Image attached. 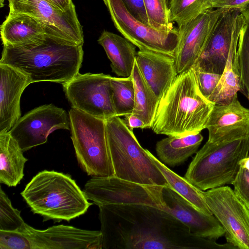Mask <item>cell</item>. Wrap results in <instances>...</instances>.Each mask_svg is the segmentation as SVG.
<instances>
[{
    "mask_svg": "<svg viewBox=\"0 0 249 249\" xmlns=\"http://www.w3.org/2000/svg\"><path fill=\"white\" fill-rule=\"evenodd\" d=\"M0 249H31V245L19 231L0 230Z\"/></svg>",
    "mask_w": 249,
    "mask_h": 249,
    "instance_id": "obj_33",
    "label": "cell"
},
{
    "mask_svg": "<svg viewBox=\"0 0 249 249\" xmlns=\"http://www.w3.org/2000/svg\"><path fill=\"white\" fill-rule=\"evenodd\" d=\"M214 105L200 92L192 68L178 74L159 100L151 129L168 136L200 133Z\"/></svg>",
    "mask_w": 249,
    "mask_h": 249,
    "instance_id": "obj_3",
    "label": "cell"
},
{
    "mask_svg": "<svg viewBox=\"0 0 249 249\" xmlns=\"http://www.w3.org/2000/svg\"><path fill=\"white\" fill-rule=\"evenodd\" d=\"M18 231L29 240L31 249H102L100 231L59 225L38 230L26 223Z\"/></svg>",
    "mask_w": 249,
    "mask_h": 249,
    "instance_id": "obj_15",
    "label": "cell"
},
{
    "mask_svg": "<svg viewBox=\"0 0 249 249\" xmlns=\"http://www.w3.org/2000/svg\"><path fill=\"white\" fill-rule=\"evenodd\" d=\"M69 114L53 104L32 109L20 117L9 131L22 151L46 142L48 137L57 129H70Z\"/></svg>",
    "mask_w": 249,
    "mask_h": 249,
    "instance_id": "obj_14",
    "label": "cell"
},
{
    "mask_svg": "<svg viewBox=\"0 0 249 249\" xmlns=\"http://www.w3.org/2000/svg\"><path fill=\"white\" fill-rule=\"evenodd\" d=\"M203 139L200 133L182 137L168 136L157 142V156L165 165L173 167L179 165L197 152Z\"/></svg>",
    "mask_w": 249,
    "mask_h": 249,
    "instance_id": "obj_24",
    "label": "cell"
},
{
    "mask_svg": "<svg viewBox=\"0 0 249 249\" xmlns=\"http://www.w3.org/2000/svg\"><path fill=\"white\" fill-rule=\"evenodd\" d=\"M112 101L116 116L133 113L135 103V89L132 76L112 77Z\"/></svg>",
    "mask_w": 249,
    "mask_h": 249,
    "instance_id": "obj_28",
    "label": "cell"
},
{
    "mask_svg": "<svg viewBox=\"0 0 249 249\" xmlns=\"http://www.w3.org/2000/svg\"><path fill=\"white\" fill-rule=\"evenodd\" d=\"M24 223L20 212L13 207L11 200L0 187V230L18 231Z\"/></svg>",
    "mask_w": 249,
    "mask_h": 249,
    "instance_id": "obj_32",
    "label": "cell"
},
{
    "mask_svg": "<svg viewBox=\"0 0 249 249\" xmlns=\"http://www.w3.org/2000/svg\"><path fill=\"white\" fill-rule=\"evenodd\" d=\"M28 159L9 132L0 133V182L16 187L22 179Z\"/></svg>",
    "mask_w": 249,
    "mask_h": 249,
    "instance_id": "obj_23",
    "label": "cell"
},
{
    "mask_svg": "<svg viewBox=\"0 0 249 249\" xmlns=\"http://www.w3.org/2000/svg\"><path fill=\"white\" fill-rule=\"evenodd\" d=\"M240 166L249 171V156L243 159L240 161Z\"/></svg>",
    "mask_w": 249,
    "mask_h": 249,
    "instance_id": "obj_40",
    "label": "cell"
},
{
    "mask_svg": "<svg viewBox=\"0 0 249 249\" xmlns=\"http://www.w3.org/2000/svg\"><path fill=\"white\" fill-rule=\"evenodd\" d=\"M123 120L128 128L131 131L135 128H144L143 122L138 116L133 114L125 116Z\"/></svg>",
    "mask_w": 249,
    "mask_h": 249,
    "instance_id": "obj_38",
    "label": "cell"
},
{
    "mask_svg": "<svg viewBox=\"0 0 249 249\" xmlns=\"http://www.w3.org/2000/svg\"><path fill=\"white\" fill-rule=\"evenodd\" d=\"M212 214L225 231L228 243L236 249H249V209L228 186L203 191Z\"/></svg>",
    "mask_w": 249,
    "mask_h": 249,
    "instance_id": "obj_12",
    "label": "cell"
},
{
    "mask_svg": "<svg viewBox=\"0 0 249 249\" xmlns=\"http://www.w3.org/2000/svg\"><path fill=\"white\" fill-rule=\"evenodd\" d=\"M223 9H208L186 24L178 26L175 55L178 74L194 66Z\"/></svg>",
    "mask_w": 249,
    "mask_h": 249,
    "instance_id": "obj_16",
    "label": "cell"
},
{
    "mask_svg": "<svg viewBox=\"0 0 249 249\" xmlns=\"http://www.w3.org/2000/svg\"><path fill=\"white\" fill-rule=\"evenodd\" d=\"M111 62L112 71L120 77L131 76L137 52L136 46L125 37L104 31L98 39Z\"/></svg>",
    "mask_w": 249,
    "mask_h": 249,
    "instance_id": "obj_22",
    "label": "cell"
},
{
    "mask_svg": "<svg viewBox=\"0 0 249 249\" xmlns=\"http://www.w3.org/2000/svg\"><path fill=\"white\" fill-rule=\"evenodd\" d=\"M150 26L157 30L168 31L176 26L170 20L171 0H144Z\"/></svg>",
    "mask_w": 249,
    "mask_h": 249,
    "instance_id": "obj_31",
    "label": "cell"
},
{
    "mask_svg": "<svg viewBox=\"0 0 249 249\" xmlns=\"http://www.w3.org/2000/svg\"><path fill=\"white\" fill-rule=\"evenodd\" d=\"M104 249H233L229 243L192 234L175 217L151 206H98Z\"/></svg>",
    "mask_w": 249,
    "mask_h": 249,
    "instance_id": "obj_1",
    "label": "cell"
},
{
    "mask_svg": "<svg viewBox=\"0 0 249 249\" xmlns=\"http://www.w3.org/2000/svg\"><path fill=\"white\" fill-rule=\"evenodd\" d=\"M69 116L71 139L81 167L93 177L114 176L105 120L72 107Z\"/></svg>",
    "mask_w": 249,
    "mask_h": 249,
    "instance_id": "obj_7",
    "label": "cell"
},
{
    "mask_svg": "<svg viewBox=\"0 0 249 249\" xmlns=\"http://www.w3.org/2000/svg\"><path fill=\"white\" fill-rule=\"evenodd\" d=\"M148 155L166 179L168 187L190 202L200 212L213 214L205 199L203 191L196 188L185 178L174 172L147 150Z\"/></svg>",
    "mask_w": 249,
    "mask_h": 249,
    "instance_id": "obj_26",
    "label": "cell"
},
{
    "mask_svg": "<svg viewBox=\"0 0 249 249\" xmlns=\"http://www.w3.org/2000/svg\"><path fill=\"white\" fill-rule=\"evenodd\" d=\"M163 186L145 185L116 177H93L83 190L88 200L98 206L141 204L163 209Z\"/></svg>",
    "mask_w": 249,
    "mask_h": 249,
    "instance_id": "obj_8",
    "label": "cell"
},
{
    "mask_svg": "<svg viewBox=\"0 0 249 249\" xmlns=\"http://www.w3.org/2000/svg\"><path fill=\"white\" fill-rule=\"evenodd\" d=\"M122 0L128 11L133 17L144 24L150 26L144 0Z\"/></svg>",
    "mask_w": 249,
    "mask_h": 249,
    "instance_id": "obj_36",
    "label": "cell"
},
{
    "mask_svg": "<svg viewBox=\"0 0 249 249\" xmlns=\"http://www.w3.org/2000/svg\"><path fill=\"white\" fill-rule=\"evenodd\" d=\"M237 47L232 49L215 89L208 99L214 105L230 103L240 91V74L237 61Z\"/></svg>",
    "mask_w": 249,
    "mask_h": 249,
    "instance_id": "obj_27",
    "label": "cell"
},
{
    "mask_svg": "<svg viewBox=\"0 0 249 249\" xmlns=\"http://www.w3.org/2000/svg\"><path fill=\"white\" fill-rule=\"evenodd\" d=\"M246 18V23L239 37L236 56L240 74V91L249 101V19Z\"/></svg>",
    "mask_w": 249,
    "mask_h": 249,
    "instance_id": "obj_30",
    "label": "cell"
},
{
    "mask_svg": "<svg viewBox=\"0 0 249 249\" xmlns=\"http://www.w3.org/2000/svg\"><path fill=\"white\" fill-rule=\"evenodd\" d=\"M241 11L246 18L249 19V2L245 5Z\"/></svg>",
    "mask_w": 249,
    "mask_h": 249,
    "instance_id": "obj_41",
    "label": "cell"
},
{
    "mask_svg": "<svg viewBox=\"0 0 249 249\" xmlns=\"http://www.w3.org/2000/svg\"><path fill=\"white\" fill-rule=\"evenodd\" d=\"M249 2V0H213V8H235L241 10Z\"/></svg>",
    "mask_w": 249,
    "mask_h": 249,
    "instance_id": "obj_37",
    "label": "cell"
},
{
    "mask_svg": "<svg viewBox=\"0 0 249 249\" xmlns=\"http://www.w3.org/2000/svg\"><path fill=\"white\" fill-rule=\"evenodd\" d=\"M109 74L78 73L62 84L71 107L96 118L106 120L116 116Z\"/></svg>",
    "mask_w": 249,
    "mask_h": 249,
    "instance_id": "obj_11",
    "label": "cell"
},
{
    "mask_svg": "<svg viewBox=\"0 0 249 249\" xmlns=\"http://www.w3.org/2000/svg\"><path fill=\"white\" fill-rule=\"evenodd\" d=\"M46 34L43 26L31 16L9 11L0 26L3 46H18L42 38Z\"/></svg>",
    "mask_w": 249,
    "mask_h": 249,
    "instance_id": "obj_21",
    "label": "cell"
},
{
    "mask_svg": "<svg viewBox=\"0 0 249 249\" xmlns=\"http://www.w3.org/2000/svg\"><path fill=\"white\" fill-rule=\"evenodd\" d=\"M4 0H0V6L1 8L4 6Z\"/></svg>",
    "mask_w": 249,
    "mask_h": 249,
    "instance_id": "obj_42",
    "label": "cell"
},
{
    "mask_svg": "<svg viewBox=\"0 0 249 249\" xmlns=\"http://www.w3.org/2000/svg\"><path fill=\"white\" fill-rule=\"evenodd\" d=\"M8 0L9 11L25 13L34 17L43 26L47 35L83 46L82 27L75 7L62 12L47 0Z\"/></svg>",
    "mask_w": 249,
    "mask_h": 249,
    "instance_id": "obj_13",
    "label": "cell"
},
{
    "mask_svg": "<svg viewBox=\"0 0 249 249\" xmlns=\"http://www.w3.org/2000/svg\"><path fill=\"white\" fill-rule=\"evenodd\" d=\"M108 150L114 176L141 184L168 186L162 173L140 144L123 119L105 120Z\"/></svg>",
    "mask_w": 249,
    "mask_h": 249,
    "instance_id": "obj_5",
    "label": "cell"
},
{
    "mask_svg": "<svg viewBox=\"0 0 249 249\" xmlns=\"http://www.w3.org/2000/svg\"><path fill=\"white\" fill-rule=\"evenodd\" d=\"M213 0H171L170 20L178 26L186 24L206 10L213 8Z\"/></svg>",
    "mask_w": 249,
    "mask_h": 249,
    "instance_id": "obj_29",
    "label": "cell"
},
{
    "mask_svg": "<svg viewBox=\"0 0 249 249\" xmlns=\"http://www.w3.org/2000/svg\"><path fill=\"white\" fill-rule=\"evenodd\" d=\"M57 9L66 12L75 7L71 0H47Z\"/></svg>",
    "mask_w": 249,
    "mask_h": 249,
    "instance_id": "obj_39",
    "label": "cell"
},
{
    "mask_svg": "<svg viewBox=\"0 0 249 249\" xmlns=\"http://www.w3.org/2000/svg\"><path fill=\"white\" fill-rule=\"evenodd\" d=\"M208 141H232L249 136V109L244 107L236 95L226 105H214L206 123Z\"/></svg>",
    "mask_w": 249,
    "mask_h": 249,
    "instance_id": "obj_18",
    "label": "cell"
},
{
    "mask_svg": "<svg viewBox=\"0 0 249 249\" xmlns=\"http://www.w3.org/2000/svg\"><path fill=\"white\" fill-rule=\"evenodd\" d=\"M114 26L140 51L153 52L175 58L178 28L168 31L155 29L136 19L122 0H104Z\"/></svg>",
    "mask_w": 249,
    "mask_h": 249,
    "instance_id": "obj_10",
    "label": "cell"
},
{
    "mask_svg": "<svg viewBox=\"0 0 249 249\" xmlns=\"http://www.w3.org/2000/svg\"><path fill=\"white\" fill-rule=\"evenodd\" d=\"M163 210L171 214L196 236L216 240L225 235L221 224L213 215L205 214L168 186L162 190Z\"/></svg>",
    "mask_w": 249,
    "mask_h": 249,
    "instance_id": "obj_17",
    "label": "cell"
},
{
    "mask_svg": "<svg viewBox=\"0 0 249 249\" xmlns=\"http://www.w3.org/2000/svg\"><path fill=\"white\" fill-rule=\"evenodd\" d=\"M249 154V136L229 141H207L196 153L184 178L204 191L232 184L240 161Z\"/></svg>",
    "mask_w": 249,
    "mask_h": 249,
    "instance_id": "obj_6",
    "label": "cell"
},
{
    "mask_svg": "<svg viewBox=\"0 0 249 249\" xmlns=\"http://www.w3.org/2000/svg\"><path fill=\"white\" fill-rule=\"evenodd\" d=\"M232 185L235 194L249 209V171L240 166Z\"/></svg>",
    "mask_w": 249,
    "mask_h": 249,
    "instance_id": "obj_35",
    "label": "cell"
},
{
    "mask_svg": "<svg viewBox=\"0 0 249 249\" xmlns=\"http://www.w3.org/2000/svg\"><path fill=\"white\" fill-rule=\"evenodd\" d=\"M194 71L198 89L202 94L208 99L215 89L221 75L195 70Z\"/></svg>",
    "mask_w": 249,
    "mask_h": 249,
    "instance_id": "obj_34",
    "label": "cell"
},
{
    "mask_svg": "<svg viewBox=\"0 0 249 249\" xmlns=\"http://www.w3.org/2000/svg\"><path fill=\"white\" fill-rule=\"evenodd\" d=\"M136 62L147 85L160 100L178 74L175 58L139 50Z\"/></svg>",
    "mask_w": 249,
    "mask_h": 249,
    "instance_id": "obj_20",
    "label": "cell"
},
{
    "mask_svg": "<svg viewBox=\"0 0 249 249\" xmlns=\"http://www.w3.org/2000/svg\"><path fill=\"white\" fill-rule=\"evenodd\" d=\"M0 133H1L9 132L21 117V96L31 83L24 74L3 63H0Z\"/></svg>",
    "mask_w": 249,
    "mask_h": 249,
    "instance_id": "obj_19",
    "label": "cell"
},
{
    "mask_svg": "<svg viewBox=\"0 0 249 249\" xmlns=\"http://www.w3.org/2000/svg\"><path fill=\"white\" fill-rule=\"evenodd\" d=\"M131 76L135 89L133 114L144 123V128H152L159 99L142 76L135 61Z\"/></svg>",
    "mask_w": 249,
    "mask_h": 249,
    "instance_id": "obj_25",
    "label": "cell"
},
{
    "mask_svg": "<svg viewBox=\"0 0 249 249\" xmlns=\"http://www.w3.org/2000/svg\"><path fill=\"white\" fill-rule=\"evenodd\" d=\"M82 46L46 34L28 44L3 46L0 63L20 71L31 84L49 81L63 84L79 73Z\"/></svg>",
    "mask_w": 249,
    "mask_h": 249,
    "instance_id": "obj_2",
    "label": "cell"
},
{
    "mask_svg": "<svg viewBox=\"0 0 249 249\" xmlns=\"http://www.w3.org/2000/svg\"><path fill=\"white\" fill-rule=\"evenodd\" d=\"M246 21L240 9L224 8L192 68L195 70L221 75L230 52L238 46L239 35Z\"/></svg>",
    "mask_w": 249,
    "mask_h": 249,
    "instance_id": "obj_9",
    "label": "cell"
},
{
    "mask_svg": "<svg viewBox=\"0 0 249 249\" xmlns=\"http://www.w3.org/2000/svg\"><path fill=\"white\" fill-rule=\"evenodd\" d=\"M20 194L31 211L43 217V222H69L93 204L70 176L53 170L38 173Z\"/></svg>",
    "mask_w": 249,
    "mask_h": 249,
    "instance_id": "obj_4",
    "label": "cell"
}]
</instances>
